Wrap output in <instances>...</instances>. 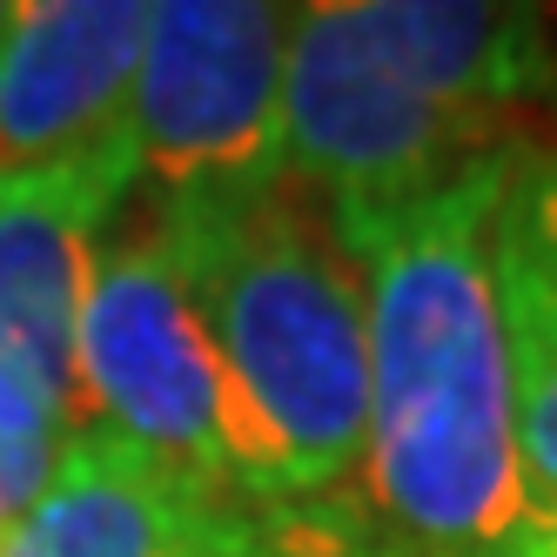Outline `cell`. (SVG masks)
<instances>
[{"label": "cell", "mask_w": 557, "mask_h": 557, "mask_svg": "<svg viewBox=\"0 0 557 557\" xmlns=\"http://www.w3.org/2000/svg\"><path fill=\"white\" fill-rule=\"evenodd\" d=\"M175 557H222V550H175Z\"/></svg>", "instance_id": "obj_12"}, {"label": "cell", "mask_w": 557, "mask_h": 557, "mask_svg": "<svg viewBox=\"0 0 557 557\" xmlns=\"http://www.w3.org/2000/svg\"><path fill=\"white\" fill-rule=\"evenodd\" d=\"M82 430H108L182 491L275 517V457L249 417L188 269L148 228H128L95 262L82 315Z\"/></svg>", "instance_id": "obj_2"}, {"label": "cell", "mask_w": 557, "mask_h": 557, "mask_svg": "<svg viewBox=\"0 0 557 557\" xmlns=\"http://www.w3.org/2000/svg\"><path fill=\"white\" fill-rule=\"evenodd\" d=\"M497 557H557V510H537Z\"/></svg>", "instance_id": "obj_10"}, {"label": "cell", "mask_w": 557, "mask_h": 557, "mask_svg": "<svg viewBox=\"0 0 557 557\" xmlns=\"http://www.w3.org/2000/svg\"><path fill=\"white\" fill-rule=\"evenodd\" d=\"M67 423L34 396L14 370H0V537H8L27 504L48 491V476L67 450Z\"/></svg>", "instance_id": "obj_9"}, {"label": "cell", "mask_w": 557, "mask_h": 557, "mask_svg": "<svg viewBox=\"0 0 557 557\" xmlns=\"http://www.w3.org/2000/svg\"><path fill=\"white\" fill-rule=\"evenodd\" d=\"M8 21H14V0H0V41H8Z\"/></svg>", "instance_id": "obj_11"}, {"label": "cell", "mask_w": 557, "mask_h": 557, "mask_svg": "<svg viewBox=\"0 0 557 557\" xmlns=\"http://www.w3.org/2000/svg\"><path fill=\"white\" fill-rule=\"evenodd\" d=\"M141 34L148 0H14L0 41V182L135 162Z\"/></svg>", "instance_id": "obj_6"}, {"label": "cell", "mask_w": 557, "mask_h": 557, "mask_svg": "<svg viewBox=\"0 0 557 557\" xmlns=\"http://www.w3.org/2000/svg\"><path fill=\"white\" fill-rule=\"evenodd\" d=\"M135 162H82L0 182V370L82 430V315L101 235L128 209Z\"/></svg>", "instance_id": "obj_5"}, {"label": "cell", "mask_w": 557, "mask_h": 557, "mask_svg": "<svg viewBox=\"0 0 557 557\" xmlns=\"http://www.w3.org/2000/svg\"><path fill=\"white\" fill-rule=\"evenodd\" d=\"M517 148L404 67L370 0L296 8L283 61V169L330 215H376Z\"/></svg>", "instance_id": "obj_4"}, {"label": "cell", "mask_w": 557, "mask_h": 557, "mask_svg": "<svg viewBox=\"0 0 557 557\" xmlns=\"http://www.w3.org/2000/svg\"><path fill=\"white\" fill-rule=\"evenodd\" d=\"M491 256L517 389V450L537 510H557V154H510Z\"/></svg>", "instance_id": "obj_8"}, {"label": "cell", "mask_w": 557, "mask_h": 557, "mask_svg": "<svg viewBox=\"0 0 557 557\" xmlns=\"http://www.w3.org/2000/svg\"><path fill=\"white\" fill-rule=\"evenodd\" d=\"M148 235L188 269L222 363L269 436L283 510H343L370 444V309L323 202L283 182L222 222Z\"/></svg>", "instance_id": "obj_1"}, {"label": "cell", "mask_w": 557, "mask_h": 557, "mask_svg": "<svg viewBox=\"0 0 557 557\" xmlns=\"http://www.w3.org/2000/svg\"><path fill=\"white\" fill-rule=\"evenodd\" d=\"M269 557V517L182 491L108 430H74L48 491L0 537V557Z\"/></svg>", "instance_id": "obj_7"}, {"label": "cell", "mask_w": 557, "mask_h": 557, "mask_svg": "<svg viewBox=\"0 0 557 557\" xmlns=\"http://www.w3.org/2000/svg\"><path fill=\"white\" fill-rule=\"evenodd\" d=\"M289 21L269 0H148L128 108L141 228H202L289 182Z\"/></svg>", "instance_id": "obj_3"}]
</instances>
